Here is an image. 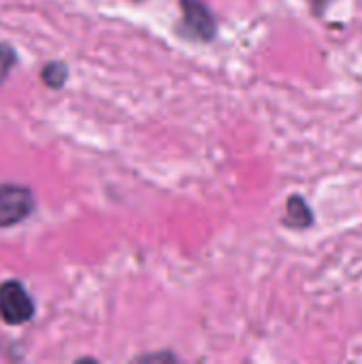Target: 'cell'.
Returning a JSON list of instances; mask_svg holds the SVG:
<instances>
[{
	"label": "cell",
	"instance_id": "8992f818",
	"mask_svg": "<svg viewBox=\"0 0 362 364\" xmlns=\"http://www.w3.org/2000/svg\"><path fill=\"white\" fill-rule=\"evenodd\" d=\"M13 64V51L6 47V45H0V81L4 79V75L9 73Z\"/></svg>",
	"mask_w": 362,
	"mask_h": 364
},
{
	"label": "cell",
	"instance_id": "7a4b0ae2",
	"mask_svg": "<svg viewBox=\"0 0 362 364\" xmlns=\"http://www.w3.org/2000/svg\"><path fill=\"white\" fill-rule=\"evenodd\" d=\"M181 30L186 36L207 43L215 38L218 23L203 0H181Z\"/></svg>",
	"mask_w": 362,
	"mask_h": 364
},
{
	"label": "cell",
	"instance_id": "277c9868",
	"mask_svg": "<svg viewBox=\"0 0 362 364\" xmlns=\"http://www.w3.org/2000/svg\"><path fill=\"white\" fill-rule=\"evenodd\" d=\"M284 222H286L288 226H292V228H299V230L312 226L314 215H312L309 205H307L301 196H292V198L288 200V211H286Z\"/></svg>",
	"mask_w": 362,
	"mask_h": 364
},
{
	"label": "cell",
	"instance_id": "3957f363",
	"mask_svg": "<svg viewBox=\"0 0 362 364\" xmlns=\"http://www.w3.org/2000/svg\"><path fill=\"white\" fill-rule=\"evenodd\" d=\"M34 211V194L15 183L0 186V228L23 222Z\"/></svg>",
	"mask_w": 362,
	"mask_h": 364
},
{
	"label": "cell",
	"instance_id": "52a82bcc",
	"mask_svg": "<svg viewBox=\"0 0 362 364\" xmlns=\"http://www.w3.org/2000/svg\"><path fill=\"white\" fill-rule=\"evenodd\" d=\"M309 2H312V4H314L316 9H324V6H326V4H329L331 0H309Z\"/></svg>",
	"mask_w": 362,
	"mask_h": 364
},
{
	"label": "cell",
	"instance_id": "5b68a950",
	"mask_svg": "<svg viewBox=\"0 0 362 364\" xmlns=\"http://www.w3.org/2000/svg\"><path fill=\"white\" fill-rule=\"evenodd\" d=\"M66 66L62 62H49L45 68H43V81L49 85V87H62L64 81H66Z\"/></svg>",
	"mask_w": 362,
	"mask_h": 364
},
{
	"label": "cell",
	"instance_id": "6da1fadb",
	"mask_svg": "<svg viewBox=\"0 0 362 364\" xmlns=\"http://www.w3.org/2000/svg\"><path fill=\"white\" fill-rule=\"evenodd\" d=\"M32 316L34 301L28 290L15 279L0 284V318L11 326H19L32 320Z\"/></svg>",
	"mask_w": 362,
	"mask_h": 364
}]
</instances>
